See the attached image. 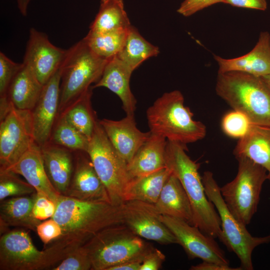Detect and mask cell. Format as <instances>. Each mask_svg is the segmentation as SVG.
I'll use <instances>...</instances> for the list:
<instances>
[{
    "label": "cell",
    "mask_w": 270,
    "mask_h": 270,
    "mask_svg": "<svg viewBox=\"0 0 270 270\" xmlns=\"http://www.w3.org/2000/svg\"><path fill=\"white\" fill-rule=\"evenodd\" d=\"M88 252L84 246L72 249L52 270H92Z\"/></svg>",
    "instance_id": "e575fe53"
},
{
    "label": "cell",
    "mask_w": 270,
    "mask_h": 270,
    "mask_svg": "<svg viewBox=\"0 0 270 270\" xmlns=\"http://www.w3.org/2000/svg\"><path fill=\"white\" fill-rule=\"evenodd\" d=\"M131 26L122 0H101L90 31L106 32L128 30Z\"/></svg>",
    "instance_id": "83f0119b"
},
{
    "label": "cell",
    "mask_w": 270,
    "mask_h": 270,
    "mask_svg": "<svg viewBox=\"0 0 270 270\" xmlns=\"http://www.w3.org/2000/svg\"><path fill=\"white\" fill-rule=\"evenodd\" d=\"M11 172L0 170V201L6 198L36 192L34 188Z\"/></svg>",
    "instance_id": "d6a6232c"
},
{
    "label": "cell",
    "mask_w": 270,
    "mask_h": 270,
    "mask_svg": "<svg viewBox=\"0 0 270 270\" xmlns=\"http://www.w3.org/2000/svg\"><path fill=\"white\" fill-rule=\"evenodd\" d=\"M186 146L168 140L166 166L181 182L189 198L193 212V225L206 234L218 238L220 220L214 204L208 199L198 172L200 164L186 154Z\"/></svg>",
    "instance_id": "7a4b0ae2"
},
{
    "label": "cell",
    "mask_w": 270,
    "mask_h": 270,
    "mask_svg": "<svg viewBox=\"0 0 270 270\" xmlns=\"http://www.w3.org/2000/svg\"><path fill=\"white\" fill-rule=\"evenodd\" d=\"M167 140L151 132L148 139L140 148L127 164L131 179L143 176L166 168Z\"/></svg>",
    "instance_id": "603a6c76"
},
{
    "label": "cell",
    "mask_w": 270,
    "mask_h": 270,
    "mask_svg": "<svg viewBox=\"0 0 270 270\" xmlns=\"http://www.w3.org/2000/svg\"><path fill=\"white\" fill-rule=\"evenodd\" d=\"M76 247L56 240L40 250L26 229L9 230L0 235V270H52Z\"/></svg>",
    "instance_id": "5b68a950"
},
{
    "label": "cell",
    "mask_w": 270,
    "mask_h": 270,
    "mask_svg": "<svg viewBox=\"0 0 270 270\" xmlns=\"http://www.w3.org/2000/svg\"><path fill=\"white\" fill-rule=\"evenodd\" d=\"M160 218L190 259L198 258L202 261L229 266V260L214 240L215 238L183 220L161 214Z\"/></svg>",
    "instance_id": "7c38bea8"
},
{
    "label": "cell",
    "mask_w": 270,
    "mask_h": 270,
    "mask_svg": "<svg viewBox=\"0 0 270 270\" xmlns=\"http://www.w3.org/2000/svg\"><path fill=\"white\" fill-rule=\"evenodd\" d=\"M171 173L166 167L148 175L132 179L124 192V202L138 200L154 204Z\"/></svg>",
    "instance_id": "4316f807"
},
{
    "label": "cell",
    "mask_w": 270,
    "mask_h": 270,
    "mask_svg": "<svg viewBox=\"0 0 270 270\" xmlns=\"http://www.w3.org/2000/svg\"><path fill=\"white\" fill-rule=\"evenodd\" d=\"M224 0H184L177 12L184 16H190L196 12Z\"/></svg>",
    "instance_id": "f35d334b"
},
{
    "label": "cell",
    "mask_w": 270,
    "mask_h": 270,
    "mask_svg": "<svg viewBox=\"0 0 270 270\" xmlns=\"http://www.w3.org/2000/svg\"><path fill=\"white\" fill-rule=\"evenodd\" d=\"M150 131L168 140L186 145L203 139L206 134L204 124L193 119L194 114L184 104L179 90L163 94L146 112Z\"/></svg>",
    "instance_id": "277c9868"
},
{
    "label": "cell",
    "mask_w": 270,
    "mask_h": 270,
    "mask_svg": "<svg viewBox=\"0 0 270 270\" xmlns=\"http://www.w3.org/2000/svg\"><path fill=\"white\" fill-rule=\"evenodd\" d=\"M132 72L116 56L108 62L101 78L93 88L104 87L110 90L119 97L126 115L134 116L136 100L130 86Z\"/></svg>",
    "instance_id": "ffe728a7"
},
{
    "label": "cell",
    "mask_w": 270,
    "mask_h": 270,
    "mask_svg": "<svg viewBox=\"0 0 270 270\" xmlns=\"http://www.w3.org/2000/svg\"><path fill=\"white\" fill-rule=\"evenodd\" d=\"M159 48L146 40L134 26L128 30L124 44L116 56L133 71L146 60L156 56Z\"/></svg>",
    "instance_id": "f1b7e54d"
},
{
    "label": "cell",
    "mask_w": 270,
    "mask_h": 270,
    "mask_svg": "<svg viewBox=\"0 0 270 270\" xmlns=\"http://www.w3.org/2000/svg\"><path fill=\"white\" fill-rule=\"evenodd\" d=\"M124 224L140 237L161 244H178V242L160 218L154 204L138 200L122 204Z\"/></svg>",
    "instance_id": "4fadbf2b"
},
{
    "label": "cell",
    "mask_w": 270,
    "mask_h": 270,
    "mask_svg": "<svg viewBox=\"0 0 270 270\" xmlns=\"http://www.w3.org/2000/svg\"><path fill=\"white\" fill-rule=\"evenodd\" d=\"M62 64L44 85L40 98L32 110L34 141L42 146L50 142L59 111Z\"/></svg>",
    "instance_id": "9a60e30c"
},
{
    "label": "cell",
    "mask_w": 270,
    "mask_h": 270,
    "mask_svg": "<svg viewBox=\"0 0 270 270\" xmlns=\"http://www.w3.org/2000/svg\"><path fill=\"white\" fill-rule=\"evenodd\" d=\"M51 218L62 228V235L57 240L74 246L84 244L106 228L124 224L122 204L82 200L64 195L56 202Z\"/></svg>",
    "instance_id": "6da1fadb"
},
{
    "label": "cell",
    "mask_w": 270,
    "mask_h": 270,
    "mask_svg": "<svg viewBox=\"0 0 270 270\" xmlns=\"http://www.w3.org/2000/svg\"><path fill=\"white\" fill-rule=\"evenodd\" d=\"M66 54V50L52 44L46 34L31 28L23 63L44 85L60 67Z\"/></svg>",
    "instance_id": "5bb4252c"
},
{
    "label": "cell",
    "mask_w": 270,
    "mask_h": 270,
    "mask_svg": "<svg viewBox=\"0 0 270 270\" xmlns=\"http://www.w3.org/2000/svg\"><path fill=\"white\" fill-rule=\"evenodd\" d=\"M165 259V255L153 247L144 256L140 270H159Z\"/></svg>",
    "instance_id": "ab89813d"
},
{
    "label": "cell",
    "mask_w": 270,
    "mask_h": 270,
    "mask_svg": "<svg viewBox=\"0 0 270 270\" xmlns=\"http://www.w3.org/2000/svg\"><path fill=\"white\" fill-rule=\"evenodd\" d=\"M66 196L86 201L110 202L108 192L88 158H77Z\"/></svg>",
    "instance_id": "d6986e66"
},
{
    "label": "cell",
    "mask_w": 270,
    "mask_h": 270,
    "mask_svg": "<svg viewBox=\"0 0 270 270\" xmlns=\"http://www.w3.org/2000/svg\"><path fill=\"white\" fill-rule=\"evenodd\" d=\"M98 121L115 150L127 164L151 134L150 131H140L132 116L126 115L118 120L104 118Z\"/></svg>",
    "instance_id": "2e32d148"
},
{
    "label": "cell",
    "mask_w": 270,
    "mask_h": 270,
    "mask_svg": "<svg viewBox=\"0 0 270 270\" xmlns=\"http://www.w3.org/2000/svg\"><path fill=\"white\" fill-rule=\"evenodd\" d=\"M40 148L50 180L61 195L66 196L74 169L72 157L69 150L50 142L40 146Z\"/></svg>",
    "instance_id": "7402d4cb"
},
{
    "label": "cell",
    "mask_w": 270,
    "mask_h": 270,
    "mask_svg": "<svg viewBox=\"0 0 270 270\" xmlns=\"http://www.w3.org/2000/svg\"><path fill=\"white\" fill-rule=\"evenodd\" d=\"M3 170L22 176L37 193L45 196L56 204L61 196L48 178L44 166L40 146L36 143L15 164Z\"/></svg>",
    "instance_id": "ac0fdd59"
},
{
    "label": "cell",
    "mask_w": 270,
    "mask_h": 270,
    "mask_svg": "<svg viewBox=\"0 0 270 270\" xmlns=\"http://www.w3.org/2000/svg\"><path fill=\"white\" fill-rule=\"evenodd\" d=\"M128 31L96 32L89 30L84 39L96 56L109 60L116 56L122 48Z\"/></svg>",
    "instance_id": "4dcf8cb0"
},
{
    "label": "cell",
    "mask_w": 270,
    "mask_h": 270,
    "mask_svg": "<svg viewBox=\"0 0 270 270\" xmlns=\"http://www.w3.org/2000/svg\"><path fill=\"white\" fill-rule=\"evenodd\" d=\"M36 232L44 245L57 240L62 234L60 226L52 218L39 224Z\"/></svg>",
    "instance_id": "8d00e7d4"
},
{
    "label": "cell",
    "mask_w": 270,
    "mask_h": 270,
    "mask_svg": "<svg viewBox=\"0 0 270 270\" xmlns=\"http://www.w3.org/2000/svg\"><path fill=\"white\" fill-rule=\"evenodd\" d=\"M191 270H241L240 268H232L228 265H224L212 262L202 261L196 265L192 266Z\"/></svg>",
    "instance_id": "b9f144b4"
},
{
    "label": "cell",
    "mask_w": 270,
    "mask_h": 270,
    "mask_svg": "<svg viewBox=\"0 0 270 270\" xmlns=\"http://www.w3.org/2000/svg\"><path fill=\"white\" fill-rule=\"evenodd\" d=\"M84 246L89 254L92 270H108L126 261L143 258L153 248L124 224L102 230Z\"/></svg>",
    "instance_id": "8992f818"
},
{
    "label": "cell",
    "mask_w": 270,
    "mask_h": 270,
    "mask_svg": "<svg viewBox=\"0 0 270 270\" xmlns=\"http://www.w3.org/2000/svg\"><path fill=\"white\" fill-rule=\"evenodd\" d=\"M23 66V63H16L0 52V96H6L8 88L17 73Z\"/></svg>",
    "instance_id": "d590c367"
},
{
    "label": "cell",
    "mask_w": 270,
    "mask_h": 270,
    "mask_svg": "<svg viewBox=\"0 0 270 270\" xmlns=\"http://www.w3.org/2000/svg\"><path fill=\"white\" fill-rule=\"evenodd\" d=\"M56 210V204L45 196L37 193L33 207V214L39 220H46L54 216Z\"/></svg>",
    "instance_id": "74e56055"
},
{
    "label": "cell",
    "mask_w": 270,
    "mask_h": 270,
    "mask_svg": "<svg viewBox=\"0 0 270 270\" xmlns=\"http://www.w3.org/2000/svg\"><path fill=\"white\" fill-rule=\"evenodd\" d=\"M236 158L246 157L265 168L270 182V127L252 124L234 150Z\"/></svg>",
    "instance_id": "d4e9b609"
},
{
    "label": "cell",
    "mask_w": 270,
    "mask_h": 270,
    "mask_svg": "<svg viewBox=\"0 0 270 270\" xmlns=\"http://www.w3.org/2000/svg\"><path fill=\"white\" fill-rule=\"evenodd\" d=\"M144 258L126 261L112 266L108 270H140Z\"/></svg>",
    "instance_id": "7bdbcfd3"
},
{
    "label": "cell",
    "mask_w": 270,
    "mask_h": 270,
    "mask_svg": "<svg viewBox=\"0 0 270 270\" xmlns=\"http://www.w3.org/2000/svg\"><path fill=\"white\" fill-rule=\"evenodd\" d=\"M223 3L234 6L265 10L267 8L266 0H224Z\"/></svg>",
    "instance_id": "60d3db41"
},
{
    "label": "cell",
    "mask_w": 270,
    "mask_h": 270,
    "mask_svg": "<svg viewBox=\"0 0 270 270\" xmlns=\"http://www.w3.org/2000/svg\"><path fill=\"white\" fill-rule=\"evenodd\" d=\"M108 61L96 56L84 38L66 50L62 64L59 113L98 81Z\"/></svg>",
    "instance_id": "52a82bcc"
},
{
    "label": "cell",
    "mask_w": 270,
    "mask_h": 270,
    "mask_svg": "<svg viewBox=\"0 0 270 270\" xmlns=\"http://www.w3.org/2000/svg\"><path fill=\"white\" fill-rule=\"evenodd\" d=\"M252 124L246 114L236 110L226 114L222 121V128L224 134L239 139L246 134Z\"/></svg>",
    "instance_id": "836d02e7"
},
{
    "label": "cell",
    "mask_w": 270,
    "mask_h": 270,
    "mask_svg": "<svg viewBox=\"0 0 270 270\" xmlns=\"http://www.w3.org/2000/svg\"><path fill=\"white\" fill-rule=\"evenodd\" d=\"M50 141L69 150L86 152L90 140L64 116H60L54 126Z\"/></svg>",
    "instance_id": "1f68e13d"
},
{
    "label": "cell",
    "mask_w": 270,
    "mask_h": 270,
    "mask_svg": "<svg viewBox=\"0 0 270 270\" xmlns=\"http://www.w3.org/2000/svg\"><path fill=\"white\" fill-rule=\"evenodd\" d=\"M218 66V73L239 72L258 77L270 74V34L268 32L260 33L254 48L242 56L224 58L214 55Z\"/></svg>",
    "instance_id": "e0dca14e"
},
{
    "label": "cell",
    "mask_w": 270,
    "mask_h": 270,
    "mask_svg": "<svg viewBox=\"0 0 270 270\" xmlns=\"http://www.w3.org/2000/svg\"><path fill=\"white\" fill-rule=\"evenodd\" d=\"M30 0H16L18 8L20 14L26 16L28 13V8Z\"/></svg>",
    "instance_id": "ee69618b"
},
{
    "label": "cell",
    "mask_w": 270,
    "mask_h": 270,
    "mask_svg": "<svg viewBox=\"0 0 270 270\" xmlns=\"http://www.w3.org/2000/svg\"><path fill=\"white\" fill-rule=\"evenodd\" d=\"M34 143L32 111L18 109L10 101L2 105L0 170L15 164Z\"/></svg>",
    "instance_id": "8fae6325"
},
{
    "label": "cell",
    "mask_w": 270,
    "mask_h": 270,
    "mask_svg": "<svg viewBox=\"0 0 270 270\" xmlns=\"http://www.w3.org/2000/svg\"><path fill=\"white\" fill-rule=\"evenodd\" d=\"M260 78L270 88V74Z\"/></svg>",
    "instance_id": "f6af8a7d"
},
{
    "label": "cell",
    "mask_w": 270,
    "mask_h": 270,
    "mask_svg": "<svg viewBox=\"0 0 270 270\" xmlns=\"http://www.w3.org/2000/svg\"><path fill=\"white\" fill-rule=\"evenodd\" d=\"M216 92L252 124L270 127V88L260 77L239 72L218 73Z\"/></svg>",
    "instance_id": "3957f363"
},
{
    "label": "cell",
    "mask_w": 270,
    "mask_h": 270,
    "mask_svg": "<svg viewBox=\"0 0 270 270\" xmlns=\"http://www.w3.org/2000/svg\"><path fill=\"white\" fill-rule=\"evenodd\" d=\"M43 86L32 70L23 63L8 88L6 96L16 108L32 111L40 98Z\"/></svg>",
    "instance_id": "484cf974"
},
{
    "label": "cell",
    "mask_w": 270,
    "mask_h": 270,
    "mask_svg": "<svg viewBox=\"0 0 270 270\" xmlns=\"http://www.w3.org/2000/svg\"><path fill=\"white\" fill-rule=\"evenodd\" d=\"M238 162L236 176L220 188V192L232 215L245 226L248 225L256 212L264 182L268 180L265 168L244 157Z\"/></svg>",
    "instance_id": "9c48e42d"
},
{
    "label": "cell",
    "mask_w": 270,
    "mask_h": 270,
    "mask_svg": "<svg viewBox=\"0 0 270 270\" xmlns=\"http://www.w3.org/2000/svg\"><path fill=\"white\" fill-rule=\"evenodd\" d=\"M202 178L206 195L214 204L220 218L221 233L218 238L236 255L242 270H252V252L258 246L270 242V234L261 237L252 236L246 226L238 220L228 210L213 174L206 171Z\"/></svg>",
    "instance_id": "ba28073f"
},
{
    "label": "cell",
    "mask_w": 270,
    "mask_h": 270,
    "mask_svg": "<svg viewBox=\"0 0 270 270\" xmlns=\"http://www.w3.org/2000/svg\"><path fill=\"white\" fill-rule=\"evenodd\" d=\"M154 206L160 214L180 218L193 225V212L189 198L180 180L172 173Z\"/></svg>",
    "instance_id": "cb8c5ba5"
},
{
    "label": "cell",
    "mask_w": 270,
    "mask_h": 270,
    "mask_svg": "<svg viewBox=\"0 0 270 270\" xmlns=\"http://www.w3.org/2000/svg\"><path fill=\"white\" fill-rule=\"evenodd\" d=\"M37 192L14 196L0 201V235L14 226L36 232L37 226L42 222L36 219L32 212Z\"/></svg>",
    "instance_id": "44dd1931"
},
{
    "label": "cell",
    "mask_w": 270,
    "mask_h": 270,
    "mask_svg": "<svg viewBox=\"0 0 270 270\" xmlns=\"http://www.w3.org/2000/svg\"><path fill=\"white\" fill-rule=\"evenodd\" d=\"M86 153L106 187L111 203L122 204L125 190L132 180L128 164L115 150L98 120L90 140Z\"/></svg>",
    "instance_id": "30bf717a"
},
{
    "label": "cell",
    "mask_w": 270,
    "mask_h": 270,
    "mask_svg": "<svg viewBox=\"0 0 270 270\" xmlns=\"http://www.w3.org/2000/svg\"><path fill=\"white\" fill-rule=\"evenodd\" d=\"M92 94L90 88L67 106L60 115L64 116L89 140L98 121L91 106Z\"/></svg>",
    "instance_id": "f546056e"
}]
</instances>
